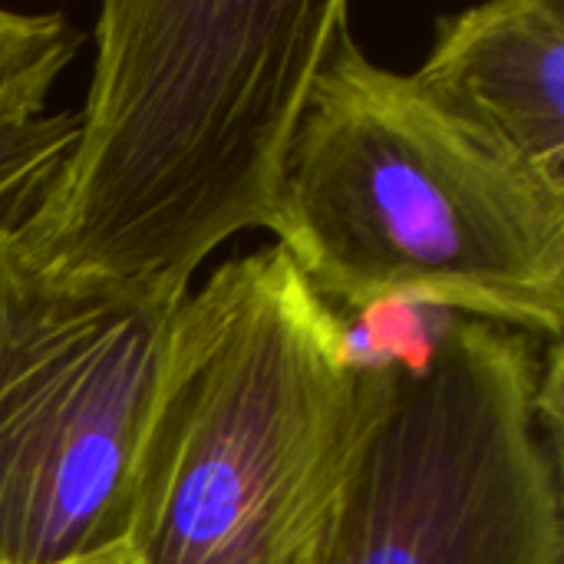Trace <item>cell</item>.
I'll return each instance as SVG.
<instances>
[{
	"label": "cell",
	"instance_id": "3957f363",
	"mask_svg": "<svg viewBox=\"0 0 564 564\" xmlns=\"http://www.w3.org/2000/svg\"><path fill=\"white\" fill-rule=\"evenodd\" d=\"M278 245L337 311L416 301L562 344L564 192L337 33L288 155Z\"/></svg>",
	"mask_w": 564,
	"mask_h": 564
},
{
	"label": "cell",
	"instance_id": "7a4b0ae2",
	"mask_svg": "<svg viewBox=\"0 0 564 564\" xmlns=\"http://www.w3.org/2000/svg\"><path fill=\"white\" fill-rule=\"evenodd\" d=\"M397 373L350 364L274 241L178 304L142 436L135 564H327Z\"/></svg>",
	"mask_w": 564,
	"mask_h": 564
},
{
	"label": "cell",
	"instance_id": "277c9868",
	"mask_svg": "<svg viewBox=\"0 0 564 564\" xmlns=\"http://www.w3.org/2000/svg\"><path fill=\"white\" fill-rule=\"evenodd\" d=\"M0 221V564L122 552L172 321L188 297L56 274Z\"/></svg>",
	"mask_w": 564,
	"mask_h": 564
},
{
	"label": "cell",
	"instance_id": "5b68a950",
	"mask_svg": "<svg viewBox=\"0 0 564 564\" xmlns=\"http://www.w3.org/2000/svg\"><path fill=\"white\" fill-rule=\"evenodd\" d=\"M327 564H564L562 344L459 317L400 377Z\"/></svg>",
	"mask_w": 564,
	"mask_h": 564
},
{
	"label": "cell",
	"instance_id": "9c48e42d",
	"mask_svg": "<svg viewBox=\"0 0 564 564\" xmlns=\"http://www.w3.org/2000/svg\"><path fill=\"white\" fill-rule=\"evenodd\" d=\"M69 564H135L132 555L122 549V552H109V555H99V558H83V562H69Z\"/></svg>",
	"mask_w": 564,
	"mask_h": 564
},
{
	"label": "cell",
	"instance_id": "8992f818",
	"mask_svg": "<svg viewBox=\"0 0 564 564\" xmlns=\"http://www.w3.org/2000/svg\"><path fill=\"white\" fill-rule=\"evenodd\" d=\"M410 79L456 126L564 192L562 0H492L436 17Z\"/></svg>",
	"mask_w": 564,
	"mask_h": 564
},
{
	"label": "cell",
	"instance_id": "52a82bcc",
	"mask_svg": "<svg viewBox=\"0 0 564 564\" xmlns=\"http://www.w3.org/2000/svg\"><path fill=\"white\" fill-rule=\"evenodd\" d=\"M20 99L0 109V221H17L76 135V112Z\"/></svg>",
	"mask_w": 564,
	"mask_h": 564
},
{
	"label": "cell",
	"instance_id": "6da1fadb",
	"mask_svg": "<svg viewBox=\"0 0 564 564\" xmlns=\"http://www.w3.org/2000/svg\"><path fill=\"white\" fill-rule=\"evenodd\" d=\"M347 0H109L76 135L10 225L43 268L185 297L278 231L288 155Z\"/></svg>",
	"mask_w": 564,
	"mask_h": 564
},
{
	"label": "cell",
	"instance_id": "ba28073f",
	"mask_svg": "<svg viewBox=\"0 0 564 564\" xmlns=\"http://www.w3.org/2000/svg\"><path fill=\"white\" fill-rule=\"evenodd\" d=\"M76 46L79 33L63 13L0 7V109L20 99H50Z\"/></svg>",
	"mask_w": 564,
	"mask_h": 564
}]
</instances>
